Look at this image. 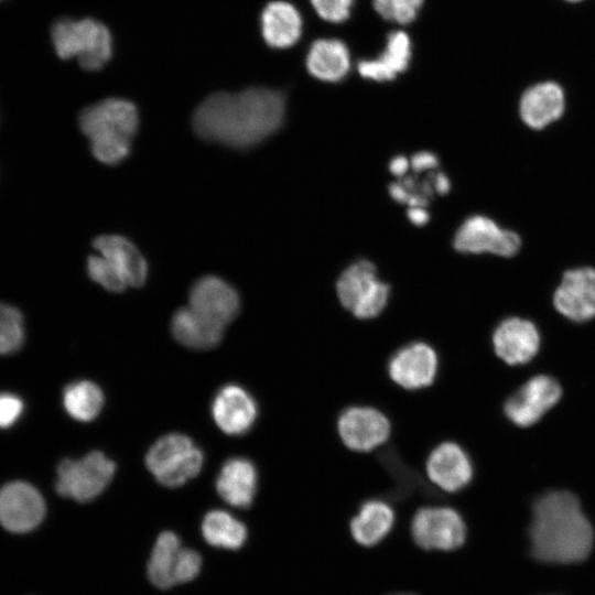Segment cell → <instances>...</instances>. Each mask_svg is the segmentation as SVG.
<instances>
[{"mask_svg":"<svg viewBox=\"0 0 595 595\" xmlns=\"http://www.w3.org/2000/svg\"><path fill=\"white\" fill-rule=\"evenodd\" d=\"M423 0H374L376 11L386 20L400 24L415 19Z\"/></svg>","mask_w":595,"mask_h":595,"instance_id":"obj_32","label":"cell"},{"mask_svg":"<svg viewBox=\"0 0 595 595\" xmlns=\"http://www.w3.org/2000/svg\"><path fill=\"white\" fill-rule=\"evenodd\" d=\"M387 595H418V594L408 593V592H397V593H391V594H387Z\"/></svg>","mask_w":595,"mask_h":595,"instance_id":"obj_39","label":"cell"},{"mask_svg":"<svg viewBox=\"0 0 595 595\" xmlns=\"http://www.w3.org/2000/svg\"><path fill=\"white\" fill-rule=\"evenodd\" d=\"M115 472V463L99 451L79 459L65 458L57 466L55 488L63 497L88 502L107 488Z\"/></svg>","mask_w":595,"mask_h":595,"instance_id":"obj_7","label":"cell"},{"mask_svg":"<svg viewBox=\"0 0 595 595\" xmlns=\"http://www.w3.org/2000/svg\"><path fill=\"white\" fill-rule=\"evenodd\" d=\"M204 540L212 547L224 550H238L248 539L247 527L224 510H212L205 515L202 524Z\"/></svg>","mask_w":595,"mask_h":595,"instance_id":"obj_28","label":"cell"},{"mask_svg":"<svg viewBox=\"0 0 595 595\" xmlns=\"http://www.w3.org/2000/svg\"><path fill=\"white\" fill-rule=\"evenodd\" d=\"M439 167V159L431 151H420L410 158V169L415 174L434 171Z\"/></svg>","mask_w":595,"mask_h":595,"instance_id":"obj_36","label":"cell"},{"mask_svg":"<svg viewBox=\"0 0 595 595\" xmlns=\"http://www.w3.org/2000/svg\"><path fill=\"white\" fill-rule=\"evenodd\" d=\"M569 1H577V0H569Z\"/></svg>","mask_w":595,"mask_h":595,"instance_id":"obj_40","label":"cell"},{"mask_svg":"<svg viewBox=\"0 0 595 595\" xmlns=\"http://www.w3.org/2000/svg\"><path fill=\"white\" fill-rule=\"evenodd\" d=\"M23 411L22 400L11 393H0V428L11 426Z\"/></svg>","mask_w":595,"mask_h":595,"instance_id":"obj_35","label":"cell"},{"mask_svg":"<svg viewBox=\"0 0 595 595\" xmlns=\"http://www.w3.org/2000/svg\"><path fill=\"white\" fill-rule=\"evenodd\" d=\"M24 339L23 316L21 312L0 302V355L18 351Z\"/></svg>","mask_w":595,"mask_h":595,"instance_id":"obj_30","label":"cell"},{"mask_svg":"<svg viewBox=\"0 0 595 595\" xmlns=\"http://www.w3.org/2000/svg\"><path fill=\"white\" fill-rule=\"evenodd\" d=\"M212 414L224 433L241 435L252 428L258 407L247 390L236 385H227L215 396Z\"/></svg>","mask_w":595,"mask_h":595,"instance_id":"obj_18","label":"cell"},{"mask_svg":"<svg viewBox=\"0 0 595 595\" xmlns=\"http://www.w3.org/2000/svg\"><path fill=\"white\" fill-rule=\"evenodd\" d=\"M258 486V473L251 461L244 457L227 459L217 479L218 495L230 506L248 508L251 506Z\"/></svg>","mask_w":595,"mask_h":595,"instance_id":"obj_22","label":"cell"},{"mask_svg":"<svg viewBox=\"0 0 595 595\" xmlns=\"http://www.w3.org/2000/svg\"><path fill=\"white\" fill-rule=\"evenodd\" d=\"M63 405L73 419L89 422L100 413L104 393L93 381H75L64 388Z\"/></svg>","mask_w":595,"mask_h":595,"instance_id":"obj_29","label":"cell"},{"mask_svg":"<svg viewBox=\"0 0 595 595\" xmlns=\"http://www.w3.org/2000/svg\"><path fill=\"white\" fill-rule=\"evenodd\" d=\"M496 355L508 365L528 363L538 353L540 336L534 324L520 317L501 321L493 333Z\"/></svg>","mask_w":595,"mask_h":595,"instance_id":"obj_17","label":"cell"},{"mask_svg":"<svg viewBox=\"0 0 595 595\" xmlns=\"http://www.w3.org/2000/svg\"><path fill=\"white\" fill-rule=\"evenodd\" d=\"M78 122L89 140L93 155L101 163L115 165L130 153L139 116L131 101L107 98L86 107Z\"/></svg>","mask_w":595,"mask_h":595,"instance_id":"obj_3","label":"cell"},{"mask_svg":"<svg viewBox=\"0 0 595 595\" xmlns=\"http://www.w3.org/2000/svg\"><path fill=\"white\" fill-rule=\"evenodd\" d=\"M174 338L192 349H209L218 345L224 332L196 316L188 306L178 309L172 317Z\"/></svg>","mask_w":595,"mask_h":595,"instance_id":"obj_27","label":"cell"},{"mask_svg":"<svg viewBox=\"0 0 595 595\" xmlns=\"http://www.w3.org/2000/svg\"><path fill=\"white\" fill-rule=\"evenodd\" d=\"M182 548L176 533L163 531L159 534L147 563V576L154 587L166 591L176 585L175 574Z\"/></svg>","mask_w":595,"mask_h":595,"instance_id":"obj_26","label":"cell"},{"mask_svg":"<svg viewBox=\"0 0 595 595\" xmlns=\"http://www.w3.org/2000/svg\"><path fill=\"white\" fill-rule=\"evenodd\" d=\"M306 67L310 74L317 79L339 82L350 68L349 51L339 40H317L309 51Z\"/></svg>","mask_w":595,"mask_h":595,"instance_id":"obj_25","label":"cell"},{"mask_svg":"<svg viewBox=\"0 0 595 595\" xmlns=\"http://www.w3.org/2000/svg\"><path fill=\"white\" fill-rule=\"evenodd\" d=\"M425 474L440 490L454 494L473 478V464L466 451L453 441L437 444L428 455Z\"/></svg>","mask_w":595,"mask_h":595,"instance_id":"obj_15","label":"cell"},{"mask_svg":"<svg viewBox=\"0 0 595 595\" xmlns=\"http://www.w3.org/2000/svg\"><path fill=\"white\" fill-rule=\"evenodd\" d=\"M454 248L462 253H485L509 258L521 248V238L507 230L489 217L473 215L466 218L454 235Z\"/></svg>","mask_w":595,"mask_h":595,"instance_id":"obj_10","label":"cell"},{"mask_svg":"<svg viewBox=\"0 0 595 595\" xmlns=\"http://www.w3.org/2000/svg\"><path fill=\"white\" fill-rule=\"evenodd\" d=\"M261 26L268 45L285 48L293 45L301 36L302 19L291 3L272 1L262 11Z\"/></svg>","mask_w":595,"mask_h":595,"instance_id":"obj_24","label":"cell"},{"mask_svg":"<svg viewBox=\"0 0 595 595\" xmlns=\"http://www.w3.org/2000/svg\"><path fill=\"white\" fill-rule=\"evenodd\" d=\"M56 54L64 60L77 57L82 68L100 69L110 58L112 42L109 30L94 19H61L51 29Z\"/></svg>","mask_w":595,"mask_h":595,"instance_id":"obj_4","label":"cell"},{"mask_svg":"<svg viewBox=\"0 0 595 595\" xmlns=\"http://www.w3.org/2000/svg\"><path fill=\"white\" fill-rule=\"evenodd\" d=\"M202 565L201 554L192 548L183 547L175 574L176 585L195 580L202 570Z\"/></svg>","mask_w":595,"mask_h":595,"instance_id":"obj_33","label":"cell"},{"mask_svg":"<svg viewBox=\"0 0 595 595\" xmlns=\"http://www.w3.org/2000/svg\"><path fill=\"white\" fill-rule=\"evenodd\" d=\"M410 533L414 544L422 550L452 552L464 545L467 527L456 509L425 506L414 512Z\"/></svg>","mask_w":595,"mask_h":595,"instance_id":"obj_8","label":"cell"},{"mask_svg":"<svg viewBox=\"0 0 595 595\" xmlns=\"http://www.w3.org/2000/svg\"><path fill=\"white\" fill-rule=\"evenodd\" d=\"M94 248L123 277L127 284L139 288L148 275V263L138 247L119 235H101L93 241Z\"/></svg>","mask_w":595,"mask_h":595,"instance_id":"obj_19","label":"cell"},{"mask_svg":"<svg viewBox=\"0 0 595 595\" xmlns=\"http://www.w3.org/2000/svg\"><path fill=\"white\" fill-rule=\"evenodd\" d=\"M354 0H311L317 14L329 22L339 23L349 17Z\"/></svg>","mask_w":595,"mask_h":595,"instance_id":"obj_34","label":"cell"},{"mask_svg":"<svg viewBox=\"0 0 595 595\" xmlns=\"http://www.w3.org/2000/svg\"><path fill=\"white\" fill-rule=\"evenodd\" d=\"M396 512L392 506L381 499L363 502L349 521L353 540L365 548L381 543L392 531Z\"/></svg>","mask_w":595,"mask_h":595,"instance_id":"obj_20","label":"cell"},{"mask_svg":"<svg viewBox=\"0 0 595 595\" xmlns=\"http://www.w3.org/2000/svg\"><path fill=\"white\" fill-rule=\"evenodd\" d=\"M336 429L342 443L356 453H369L382 446L391 435V422L379 409L351 405L340 412Z\"/></svg>","mask_w":595,"mask_h":595,"instance_id":"obj_9","label":"cell"},{"mask_svg":"<svg viewBox=\"0 0 595 595\" xmlns=\"http://www.w3.org/2000/svg\"><path fill=\"white\" fill-rule=\"evenodd\" d=\"M46 512L41 493L25 482L0 489V524L12 533H26L40 526Z\"/></svg>","mask_w":595,"mask_h":595,"instance_id":"obj_13","label":"cell"},{"mask_svg":"<svg viewBox=\"0 0 595 595\" xmlns=\"http://www.w3.org/2000/svg\"><path fill=\"white\" fill-rule=\"evenodd\" d=\"M342 306L359 320L377 317L386 307L390 286L378 277L376 266L360 259L348 266L336 282Z\"/></svg>","mask_w":595,"mask_h":595,"instance_id":"obj_5","label":"cell"},{"mask_svg":"<svg viewBox=\"0 0 595 595\" xmlns=\"http://www.w3.org/2000/svg\"><path fill=\"white\" fill-rule=\"evenodd\" d=\"M407 216L409 220L415 226H423L430 219V215H429V212L426 210V207H421V206L409 207L407 212Z\"/></svg>","mask_w":595,"mask_h":595,"instance_id":"obj_38","label":"cell"},{"mask_svg":"<svg viewBox=\"0 0 595 595\" xmlns=\"http://www.w3.org/2000/svg\"><path fill=\"white\" fill-rule=\"evenodd\" d=\"M410 170V159L404 155H396L389 162V171L400 178L408 174Z\"/></svg>","mask_w":595,"mask_h":595,"instance_id":"obj_37","label":"cell"},{"mask_svg":"<svg viewBox=\"0 0 595 595\" xmlns=\"http://www.w3.org/2000/svg\"><path fill=\"white\" fill-rule=\"evenodd\" d=\"M411 60V41L407 33L394 31L388 35L382 54L358 64L359 74L367 79L386 82L404 72Z\"/></svg>","mask_w":595,"mask_h":595,"instance_id":"obj_23","label":"cell"},{"mask_svg":"<svg viewBox=\"0 0 595 595\" xmlns=\"http://www.w3.org/2000/svg\"><path fill=\"white\" fill-rule=\"evenodd\" d=\"M89 278L110 292H122L129 285L118 270L100 253L91 255L87 260Z\"/></svg>","mask_w":595,"mask_h":595,"instance_id":"obj_31","label":"cell"},{"mask_svg":"<svg viewBox=\"0 0 595 595\" xmlns=\"http://www.w3.org/2000/svg\"><path fill=\"white\" fill-rule=\"evenodd\" d=\"M529 534L531 554L547 563L583 561L594 542L578 499L564 490L549 491L536 500Z\"/></svg>","mask_w":595,"mask_h":595,"instance_id":"obj_2","label":"cell"},{"mask_svg":"<svg viewBox=\"0 0 595 595\" xmlns=\"http://www.w3.org/2000/svg\"><path fill=\"white\" fill-rule=\"evenodd\" d=\"M439 371L436 350L425 342H412L396 350L387 365L392 382L408 391L433 385Z\"/></svg>","mask_w":595,"mask_h":595,"instance_id":"obj_12","label":"cell"},{"mask_svg":"<svg viewBox=\"0 0 595 595\" xmlns=\"http://www.w3.org/2000/svg\"><path fill=\"white\" fill-rule=\"evenodd\" d=\"M284 115V96L278 90L253 87L239 93L218 91L196 108L193 128L205 141L248 149L278 131Z\"/></svg>","mask_w":595,"mask_h":595,"instance_id":"obj_1","label":"cell"},{"mask_svg":"<svg viewBox=\"0 0 595 595\" xmlns=\"http://www.w3.org/2000/svg\"><path fill=\"white\" fill-rule=\"evenodd\" d=\"M187 306L204 322L225 331L240 310V299L225 280L205 275L192 285Z\"/></svg>","mask_w":595,"mask_h":595,"instance_id":"obj_11","label":"cell"},{"mask_svg":"<svg viewBox=\"0 0 595 595\" xmlns=\"http://www.w3.org/2000/svg\"><path fill=\"white\" fill-rule=\"evenodd\" d=\"M561 398L559 382L550 376H536L522 385L505 402L504 412L516 425L537 423Z\"/></svg>","mask_w":595,"mask_h":595,"instance_id":"obj_14","label":"cell"},{"mask_svg":"<svg viewBox=\"0 0 595 595\" xmlns=\"http://www.w3.org/2000/svg\"><path fill=\"white\" fill-rule=\"evenodd\" d=\"M565 107L562 88L552 82L537 84L521 96L519 112L531 129L541 130L558 120Z\"/></svg>","mask_w":595,"mask_h":595,"instance_id":"obj_21","label":"cell"},{"mask_svg":"<svg viewBox=\"0 0 595 595\" xmlns=\"http://www.w3.org/2000/svg\"><path fill=\"white\" fill-rule=\"evenodd\" d=\"M204 454L186 435L170 433L159 439L145 455V465L163 486L178 487L198 475Z\"/></svg>","mask_w":595,"mask_h":595,"instance_id":"obj_6","label":"cell"},{"mask_svg":"<svg viewBox=\"0 0 595 595\" xmlns=\"http://www.w3.org/2000/svg\"><path fill=\"white\" fill-rule=\"evenodd\" d=\"M553 305L574 322L595 317V269L582 267L565 271L554 291Z\"/></svg>","mask_w":595,"mask_h":595,"instance_id":"obj_16","label":"cell"}]
</instances>
